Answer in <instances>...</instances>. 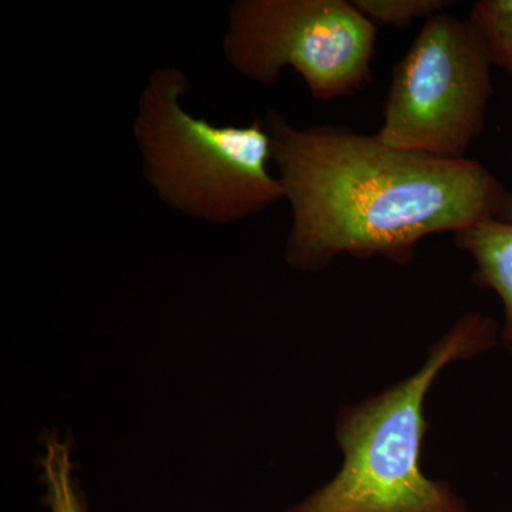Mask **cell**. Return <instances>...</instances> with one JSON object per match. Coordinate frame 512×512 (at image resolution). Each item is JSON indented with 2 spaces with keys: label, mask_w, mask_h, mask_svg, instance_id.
Wrapping results in <instances>:
<instances>
[{
  "label": "cell",
  "mask_w": 512,
  "mask_h": 512,
  "mask_svg": "<svg viewBox=\"0 0 512 512\" xmlns=\"http://www.w3.org/2000/svg\"><path fill=\"white\" fill-rule=\"evenodd\" d=\"M367 19L396 28H409L421 18L430 19L454 5L450 0H352Z\"/></svg>",
  "instance_id": "9c48e42d"
},
{
  "label": "cell",
  "mask_w": 512,
  "mask_h": 512,
  "mask_svg": "<svg viewBox=\"0 0 512 512\" xmlns=\"http://www.w3.org/2000/svg\"><path fill=\"white\" fill-rule=\"evenodd\" d=\"M39 467L46 485L45 503L50 512H90L86 498L74 476L72 444L55 431L42 440Z\"/></svg>",
  "instance_id": "52a82bcc"
},
{
  "label": "cell",
  "mask_w": 512,
  "mask_h": 512,
  "mask_svg": "<svg viewBox=\"0 0 512 512\" xmlns=\"http://www.w3.org/2000/svg\"><path fill=\"white\" fill-rule=\"evenodd\" d=\"M264 124L291 204L285 261L296 271H322L342 254L407 264L421 239L471 227L507 195L471 158L399 150L349 128H298L272 109Z\"/></svg>",
  "instance_id": "6da1fadb"
},
{
  "label": "cell",
  "mask_w": 512,
  "mask_h": 512,
  "mask_svg": "<svg viewBox=\"0 0 512 512\" xmlns=\"http://www.w3.org/2000/svg\"><path fill=\"white\" fill-rule=\"evenodd\" d=\"M497 326L467 315L430 350L419 372L346 407L336 424L342 470L285 512H468L450 485L424 476L420 451L426 434L423 404L436 376L454 360L491 348Z\"/></svg>",
  "instance_id": "7a4b0ae2"
},
{
  "label": "cell",
  "mask_w": 512,
  "mask_h": 512,
  "mask_svg": "<svg viewBox=\"0 0 512 512\" xmlns=\"http://www.w3.org/2000/svg\"><path fill=\"white\" fill-rule=\"evenodd\" d=\"M188 74L160 67L138 99L133 134L141 168L158 198L187 217L237 224L285 200L271 174L272 141L264 121L215 126L184 109Z\"/></svg>",
  "instance_id": "3957f363"
},
{
  "label": "cell",
  "mask_w": 512,
  "mask_h": 512,
  "mask_svg": "<svg viewBox=\"0 0 512 512\" xmlns=\"http://www.w3.org/2000/svg\"><path fill=\"white\" fill-rule=\"evenodd\" d=\"M376 43L375 23L352 0H237L222 49L242 77L264 86L291 67L325 103L372 82Z\"/></svg>",
  "instance_id": "5b68a950"
},
{
  "label": "cell",
  "mask_w": 512,
  "mask_h": 512,
  "mask_svg": "<svg viewBox=\"0 0 512 512\" xmlns=\"http://www.w3.org/2000/svg\"><path fill=\"white\" fill-rule=\"evenodd\" d=\"M490 57L468 19H427L393 69L383 123L386 146L443 160H463L485 128L494 96Z\"/></svg>",
  "instance_id": "277c9868"
},
{
  "label": "cell",
  "mask_w": 512,
  "mask_h": 512,
  "mask_svg": "<svg viewBox=\"0 0 512 512\" xmlns=\"http://www.w3.org/2000/svg\"><path fill=\"white\" fill-rule=\"evenodd\" d=\"M458 248L476 262L474 284L493 289L504 305L503 338L512 352V191L495 214L454 234Z\"/></svg>",
  "instance_id": "8992f818"
},
{
  "label": "cell",
  "mask_w": 512,
  "mask_h": 512,
  "mask_svg": "<svg viewBox=\"0 0 512 512\" xmlns=\"http://www.w3.org/2000/svg\"><path fill=\"white\" fill-rule=\"evenodd\" d=\"M467 19L483 40L491 64L512 76V0H478Z\"/></svg>",
  "instance_id": "ba28073f"
}]
</instances>
